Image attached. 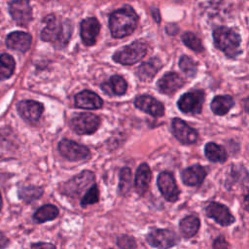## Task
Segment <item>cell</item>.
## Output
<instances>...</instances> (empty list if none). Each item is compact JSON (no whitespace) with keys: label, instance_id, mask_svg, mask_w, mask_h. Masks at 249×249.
Segmentation results:
<instances>
[{"label":"cell","instance_id":"6da1fadb","mask_svg":"<svg viewBox=\"0 0 249 249\" xmlns=\"http://www.w3.org/2000/svg\"><path fill=\"white\" fill-rule=\"evenodd\" d=\"M46 23L41 31V39L50 42L56 49H62L68 44L72 34V23L68 19H58L53 15H49L44 18Z\"/></svg>","mask_w":249,"mask_h":249},{"label":"cell","instance_id":"7a4b0ae2","mask_svg":"<svg viewBox=\"0 0 249 249\" xmlns=\"http://www.w3.org/2000/svg\"><path fill=\"white\" fill-rule=\"evenodd\" d=\"M138 24V16L130 6H124L109 17V28L114 38H123L130 35Z\"/></svg>","mask_w":249,"mask_h":249},{"label":"cell","instance_id":"3957f363","mask_svg":"<svg viewBox=\"0 0 249 249\" xmlns=\"http://www.w3.org/2000/svg\"><path fill=\"white\" fill-rule=\"evenodd\" d=\"M213 40L217 49L222 51L228 57L235 58L242 52L240 48L241 37L233 30L226 26H219L213 31Z\"/></svg>","mask_w":249,"mask_h":249},{"label":"cell","instance_id":"277c9868","mask_svg":"<svg viewBox=\"0 0 249 249\" xmlns=\"http://www.w3.org/2000/svg\"><path fill=\"white\" fill-rule=\"evenodd\" d=\"M148 53V45L141 41H134L133 43L117 51L113 54L114 61L124 64L131 65L140 61Z\"/></svg>","mask_w":249,"mask_h":249},{"label":"cell","instance_id":"5b68a950","mask_svg":"<svg viewBox=\"0 0 249 249\" xmlns=\"http://www.w3.org/2000/svg\"><path fill=\"white\" fill-rule=\"evenodd\" d=\"M94 174L90 170H83L81 173L75 175L67 182L63 183L59 191L61 194L68 196H79L83 191L93 184Z\"/></svg>","mask_w":249,"mask_h":249},{"label":"cell","instance_id":"8992f818","mask_svg":"<svg viewBox=\"0 0 249 249\" xmlns=\"http://www.w3.org/2000/svg\"><path fill=\"white\" fill-rule=\"evenodd\" d=\"M100 118L91 113L75 114L69 121V125L76 133L91 134L94 133L100 126Z\"/></svg>","mask_w":249,"mask_h":249},{"label":"cell","instance_id":"52a82bcc","mask_svg":"<svg viewBox=\"0 0 249 249\" xmlns=\"http://www.w3.org/2000/svg\"><path fill=\"white\" fill-rule=\"evenodd\" d=\"M205 94L202 90L197 89L184 93L177 102V106L181 112L190 115H196L202 111Z\"/></svg>","mask_w":249,"mask_h":249},{"label":"cell","instance_id":"ba28073f","mask_svg":"<svg viewBox=\"0 0 249 249\" xmlns=\"http://www.w3.org/2000/svg\"><path fill=\"white\" fill-rule=\"evenodd\" d=\"M58 151L63 158L70 161L85 160L90 156V152L87 146L69 139L60 140L58 143Z\"/></svg>","mask_w":249,"mask_h":249},{"label":"cell","instance_id":"9c48e42d","mask_svg":"<svg viewBox=\"0 0 249 249\" xmlns=\"http://www.w3.org/2000/svg\"><path fill=\"white\" fill-rule=\"evenodd\" d=\"M146 241L154 248L166 249L175 246L179 242V237L170 230L157 229L147 234Z\"/></svg>","mask_w":249,"mask_h":249},{"label":"cell","instance_id":"30bf717a","mask_svg":"<svg viewBox=\"0 0 249 249\" xmlns=\"http://www.w3.org/2000/svg\"><path fill=\"white\" fill-rule=\"evenodd\" d=\"M9 12L19 26H27L32 20V8L29 0H13L9 4Z\"/></svg>","mask_w":249,"mask_h":249},{"label":"cell","instance_id":"8fae6325","mask_svg":"<svg viewBox=\"0 0 249 249\" xmlns=\"http://www.w3.org/2000/svg\"><path fill=\"white\" fill-rule=\"evenodd\" d=\"M171 130L175 138L184 145H191L196 143L198 137L197 131L179 118L172 119Z\"/></svg>","mask_w":249,"mask_h":249},{"label":"cell","instance_id":"7c38bea8","mask_svg":"<svg viewBox=\"0 0 249 249\" xmlns=\"http://www.w3.org/2000/svg\"><path fill=\"white\" fill-rule=\"evenodd\" d=\"M157 184L162 196L170 202H175L179 198L180 191L176 185L174 176L169 171H162L159 174Z\"/></svg>","mask_w":249,"mask_h":249},{"label":"cell","instance_id":"4fadbf2b","mask_svg":"<svg viewBox=\"0 0 249 249\" xmlns=\"http://www.w3.org/2000/svg\"><path fill=\"white\" fill-rule=\"evenodd\" d=\"M19 116L29 124H36L43 112L44 106L42 103L35 100H21L17 105Z\"/></svg>","mask_w":249,"mask_h":249},{"label":"cell","instance_id":"5bb4252c","mask_svg":"<svg viewBox=\"0 0 249 249\" xmlns=\"http://www.w3.org/2000/svg\"><path fill=\"white\" fill-rule=\"evenodd\" d=\"M206 215L213 219L216 223L223 227L230 226L235 222L234 216L231 213L229 208L219 202L212 201L205 208Z\"/></svg>","mask_w":249,"mask_h":249},{"label":"cell","instance_id":"9a60e30c","mask_svg":"<svg viewBox=\"0 0 249 249\" xmlns=\"http://www.w3.org/2000/svg\"><path fill=\"white\" fill-rule=\"evenodd\" d=\"M184 84L185 81L179 74L175 72H167L157 82V88L161 93L170 95L181 89Z\"/></svg>","mask_w":249,"mask_h":249},{"label":"cell","instance_id":"2e32d148","mask_svg":"<svg viewBox=\"0 0 249 249\" xmlns=\"http://www.w3.org/2000/svg\"><path fill=\"white\" fill-rule=\"evenodd\" d=\"M134 105L141 111L153 116L161 117L164 114V106L161 102L150 95H140L134 100Z\"/></svg>","mask_w":249,"mask_h":249},{"label":"cell","instance_id":"e0dca14e","mask_svg":"<svg viewBox=\"0 0 249 249\" xmlns=\"http://www.w3.org/2000/svg\"><path fill=\"white\" fill-rule=\"evenodd\" d=\"M100 31V24L95 18H88L81 22V38L84 45L89 47L95 44Z\"/></svg>","mask_w":249,"mask_h":249},{"label":"cell","instance_id":"ac0fdd59","mask_svg":"<svg viewBox=\"0 0 249 249\" xmlns=\"http://www.w3.org/2000/svg\"><path fill=\"white\" fill-rule=\"evenodd\" d=\"M32 43V37L30 34L23 31H14L10 33L6 38V46L9 49L25 53L29 50Z\"/></svg>","mask_w":249,"mask_h":249},{"label":"cell","instance_id":"d6986e66","mask_svg":"<svg viewBox=\"0 0 249 249\" xmlns=\"http://www.w3.org/2000/svg\"><path fill=\"white\" fill-rule=\"evenodd\" d=\"M75 106L82 109H100L103 106V100L95 92L85 89L75 95Z\"/></svg>","mask_w":249,"mask_h":249},{"label":"cell","instance_id":"ffe728a7","mask_svg":"<svg viewBox=\"0 0 249 249\" xmlns=\"http://www.w3.org/2000/svg\"><path fill=\"white\" fill-rule=\"evenodd\" d=\"M206 175L207 171L203 166L199 164H195L185 168L181 172V179L185 185L196 187L203 182Z\"/></svg>","mask_w":249,"mask_h":249},{"label":"cell","instance_id":"44dd1931","mask_svg":"<svg viewBox=\"0 0 249 249\" xmlns=\"http://www.w3.org/2000/svg\"><path fill=\"white\" fill-rule=\"evenodd\" d=\"M151 178L152 172L149 165L145 162L141 163L136 170L134 179V187L139 196H144L147 193Z\"/></svg>","mask_w":249,"mask_h":249},{"label":"cell","instance_id":"7402d4cb","mask_svg":"<svg viewBox=\"0 0 249 249\" xmlns=\"http://www.w3.org/2000/svg\"><path fill=\"white\" fill-rule=\"evenodd\" d=\"M100 89L108 95H124L127 89V83L120 75H113L107 82L101 84Z\"/></svg>","mask_w":249,"mask_h":249},{"label":"cell","instance_id":"603a6c76","mask_svg":"<svg viewBox=\"0 0 249 249\" xmlns=\"http://www.w3.org/2000/svg\"><path fill=\"white\" fill-rule=\"evenodd\" d=\"M161 66H162L161 61L157 57H153L150 60L143 62L137 68L136 76L140 81H143V82L151 81L159 72V70L161 68Z\"/></svg>","mask_w":249,"mask_h":249},{"label":"cell","instance_id":"cb8c5ba5","mask_svg":"<svg viewBox=\"0 0 249 249\" xmlns=\"http://www.w3.org/2000/svg\"><path fill=\"white\" fill-rule=\"evenodd\" d=\"M199 226V219L195 215H189L179 222V231L185 238H191L196 234Z\"/></svg>","mask_w":249,"mask_h":249},{"label":"cell","instance_id":"d4e9b609","mask_svg":"<svg viewBox=\"0 0 249 249\" xmlns=\"http://www.w3.org/2000/svg\"><path fill=\"white\" fill-rule=\"evenodd\" d=\"M234 105V100L231 95H217L210 104V108L215 115L224 116Z\"/></svg>","mask_w":249,"mask_h":249},{"label":"cell","instance_id":"484cf974","mask_svg":"<svg viewBox=\"0 0 249 249\" xmlns=\"http://www.w3.org/2000/svg\"><path fill=\"white\" fill-rule=\"evenodd\" d=\"M204 154L205 157L212 162L224 163L228 159V155L225 148L214 142H209L205 145Z\"/></svg>","mask_w":249,"mask_h":249},{"label":"cell","instance_id":"4316f807","mask_svg":"<svg viewBox=\"0 0 249 249\" xmlns=\"http://www.w3.org/2000/svg\"><path fill=\"white\" fill-rule=\"evenodd\" d=\"M59 214L58 208L53 204H46L41 206L33 214V220L38 223H45L48 221L54 220Z\"/></svg>","mask_w":249,"mask_h":249},{"label":"cell","instance_id":"83f0119b","mask_svg":"<svg viewBox=\"0 0 249 249\" xmlns=\"http://www.w3.org/2000/svg\"><path fill=\"white\" fill-rule=\"evenodd\" d=\"M44 189L39 186H24L18 189V197L26 203H30L42 196Z\"/></svg>","mask_w":249,"mask_h":249},{"label":"cell","instance_id":"f1b7e54d","mask_svg":"<svg viewBox=\"0 0 249 249\" xmlns=\"http://www.w3.org/2000/svg\"><path fill=\"white\" fill-rule=\"evenodd\" d=\"M16 62L12 55L2 53L0 55V81L9 79L15 71Z\"/></svg>","mask_w":249,"mask_h":249},{"label":"cell","instance_id":"f546056e","mask_svg":"<svg viewBox=\"0 0 249 249\" xmlns=\"http://www.w3.org/2000/svg\"><path fill=\"white\" fill-rule=\"evenodd\" d=\"M183 43L192 51L196 53H201L203 51V46L200 39L192 32H186L182 35Z\"/></svg>","mask_w":249,"mask_h":249},{"label":"cell","instance_id":"4dcf8cb0","mask_svg":"<svg viewBox=\"0 0 249 249\" xmlns=\"http://www.w3.org/2000/svg\"><path fill=\"white\" fill-rule=\"evenodd\" d=\"M179 67L180 69L189 77L194 78L196 75L197 72V66L196 63L189 56L182 55L179 59Z\"/></svg>","mask_w":249,"mask_h":249},{"label":"cell","instance_id":"1f68e13d","mask_svg":"<svg viewBox=\"0 0 249 249\" xmlns=\"http://www.w3.org/2000/svg\"><path fill=\"white\" fill-rule=\"evenodd\" d=\"M131 187V170L128 167H123L120 171L119 193L125 195Z\"/></svg>","mask_w":249,"mask_h":249},{"label":"cell","instance_id":"d6a6232c","mask_svg":"<svg viewBox=\"0 0 249 249\" xmlns=\"http://www.w3.org/2000/svg\"><path fill=\"white\" fill-rule=\"evenodd\" d=\"M99 199V191L96 186V184H91L90 188L86 192L84 195L82 200H81V205L82 207H86L89 204L96 203Z\"/></svg>","mask_w":249,"mask_h":249},{"label":"cell","instance_id":"836d02e7","mask_svg":"<svg viewBox=\"0 0 249 249\" xmlns=\"http://www.w3.org/2000/svg\"><path fill=\"white\" fill-rule=\"evenodd\" d=\"M117 244L120 248H136V243L133 237L129 235H122L117 239Z\"/></svg>","mask_w":249,"mask_h":249},{"label":"cell","instance_id":"e575fe53","mask_svg":"<svg viewBox=\"0 0 249 249\" xmlns=\"http://www.w3.org/2000/svg\"><path fill=\"white\" fill-rule=\"evenodd\" d=\"M228 247H229V244L227 243V241L223 236H219L218 238H216L213 243V248H228Z\"/></svg>","mask_w":249,"mask_h":249},{"label":"cell","instance_id":"d590c367","mask_svg":"<svg viewBox=\"0 0 249 249\" xmlns=\"http://www.w3.org/2000/svg\"><path fill=\"white\" fill-rule=\"evenodd\" d=\"M32 248H39V247H46V248H53L55 247L53 244L51 243H43V242H39V243H34L31 244Z\"/></svg>","mask_w":249,"mask_h":249},{"label":"cell","instance_id":"8d00e7d4","mask_svg":"<svg viewBox=\"0 0 249 249\" xmlns=\"http://www.w3.org/2000/svg\"><path fill=\"white\" fill-rule=\"evenodd\" d=\"M8 243H9L8 238L2 232H0V247H6Z\"/></svg>","mask_w":249,"mask_h":249},{"label":"cell","instance_id":"74e56055","mask_svg":"<svg viewBox=\"0 0 249 249\" xmlns=\"http://www.w3.org/2000/svg\"><path fill=\"white\" fill-rule=\"evenodd\" d=\"M2 207H3V199H2V196H1V193H0V211L2 210Z\"/></svg>","mask_w":249,"mask_h":249}]
</instances>
